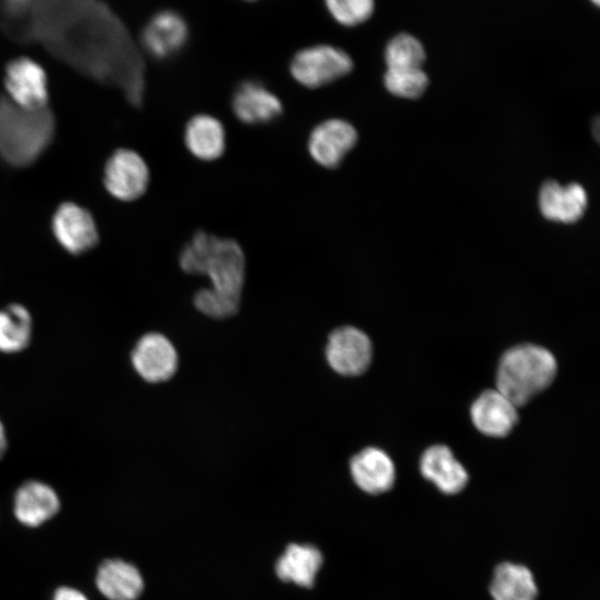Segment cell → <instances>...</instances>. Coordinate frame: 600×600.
I'll return each instance as SVG.
<instances>
[{"instance_id": "cell-1", "label": "cell", "mask_w": 600, "mask_h": 600, "mask_svg": "<svg viewBox=\"0 0 600 600\" xmlns=\"http://www.w3.org/2000/svg\"><path fill=\"white\" fill-rule=\"evenodd\" d=\"M179 266L188 274H203L210 288L199 289L192 298L202 314L222 320L240 309L246 276V258L240 244L206 231H197L183 246Z\"/></svg>"}, {"instance_id": "cell-2", "label": "cell", "mask_w": 600, "mask_h": 600, "mask_svg": "<svg viewBox=\"0 0 600 600\" xmlns=\"http://www.w3.org/2000/svg\"><path fill=\"white\" fill-rule=\"evenodd\" d=\"M54 133L51 110L24 109L6 96L0 98V156L11 166L33 163L49 147Z\"/></svg>"}, {"instance_id": "cell-3", "label": "cell", "mask_w": 600, "mask_h": 600, "mask_svg": "<svg viewBox=\"0 0 600 600\" xmlns=\"http://www.w3.org/2000/svg\"><path fill=\"white\" fill-rule=\"evenodd\" d=\"M557 373L553 354L536 344H519L503 353L497 370V390L522 407L547 389Z\"/></svg>"}, {"instance_id": "cell-4", "label": "cell", "mask_w": 600, "mask_h": 600, "mask_svg": "<svg viewBox=\"0 0 600 600\" xmlns=\"http://www.w3.org/2000/svg\"><path fill=\"white\" fill-rule=\"evenodd\" d=\"M352 67L344 50L321 43L299 50L290 62V73L299 84L317 89L344 77Z\"/></svg>"}, {"instance_id": "cell-5", "label": "cell", "mask_w": 600, "mask_h": 600, "mask_svg": "<svg viewBox=\"0 0 600 600\" xmlns=\"http://www.w3.org/2000/svg\"><path fill=\"white\" fill-rule=\"evenodd\" d=\"M324 356L329 367L338 374L357 377L370 366L372 344L360 329L342 326L329 333Z\"/></svg>"}, {"instance_id": "cell-6", "label": "cell", "mask_w": 600, "mask_h": 600, "mask_svg": "<svg viewBox=\"0 0 600 600\" xmlns=\"http://www.w3.org/2000/svg\"><path fill=\"white\" fill-rule=\"evenodd\" d=\"M149 179L146 161L133 150L119 149L106 163L104 186L119 200L132 201L140 198L148 188Z\"/></svg>"}, {"instance_id": "cell-7", "label": "cell", "mask_w": 600, "mask_h": 600, "mask_svg": "<svg viewBox=\"0 0 600 600\" xmlns=\"http://www.w3.org/2000/svg\"><path fill=\"white\" fill-rule=\"evenodd\" d=\"M131 363L144 381L160 383L174 376L178 369V353L164 334L149 332L134 344Z\"/></svg>"}, {"instance_id": "cell-8", "label": "cell", "mask_w": 600, "mask_h": 600, "mask_svg": "<svg viewBox=\"0 0 600 600\" xmlns=\"http://www.w3.org/2000/svg\"><path fill=\"white\" fill-rule=\"evenodd\" d=\"M6 96L24 109L48 107L47 74L43 68L30 58L20 57L6 68Z\"/></svg>"}, {"instance_id": "cell-9", "label": "cell", "mask_w": 600, "mask_h": 600, "mask_svg": "<svg viewBox=\"0 0 600 600\" xmlns=\"http://www.w3.org/2000/svg\"><path fill=\"white\" fill-rule=\"evenodd\" d=\"M357 140L358 133L351 123L332 118L321 121L311 130L307 148L314 162L333 169L342 162Z\"/></svg>"}, {"instance_id": "cell-10", "label": "cell", "mask_w": 600, "mask_h": 600, "mask_svg": "<svg viewBox=\"0 0 600 600\" xmlns=\"http://www.w3.org/2000/svg\"><path fill=\"white\" fill-rule=\"evenodd\" d=\"M52 231L58 242L72 254L92 249L99 238L90 212L73 202H66L57 209Z\"/></svg>"}, {"instance_id": "cell-11", "label": "cell", "mask_w": 600, "mask_h": 600, "mask_svg": "<svg viewBox=\"0 0 600 600\" xmlns=\"http://www.w3.org/2000/svg\"><path fill=\"white\" fill-rule=\"evenodd\" d=\"M188 37L189 29L183 17L173 10H163L148 21L141 34V42L151 57L167 59L184 47Z\"/></svg>"}, {"instance_id": "cell-12", "label": "cell", "mask_w": 600, "mask_h": 600, "mask_svg": "<svg viewBox=\"0 0 600 600\" xmlns=\"http://www.w3.org/2000/svg\"><path fill=\"white\" fill-rule=\"evenodd\" d=\"M231 108L238 120L246 124H263L277 119L282 112L281 100L264 84L248 80L237 87Z\"/></svg>"}, {"instance_id": "cell-13", "label": "cell", "mask_w": 600, "mask_h": 600, "mask_svg": "<svg viewBox=\"0 0 600 600\" xmlns=\"http://www.w3.org/2000/svg\"><path fill=\"white\" fill-rule=\"evenodd\" d=\"M471 420L476 428L489 437H504L519 420L517 407L498 390L483 391L472 403Z\"/></svg>"}, {"instance_id": "cell-14", "label": "cell", "mask_w": 600, "mask_h": 600, "mask_svg": "<svg viewBox=\"0 0 600 600\" xmlns=\"http://www.w3.org/2000/svg\"><path fill=\"white\" fill-rule=\"evenodd\" d=\"M350 472L358 488L369 494L384 493L396 481L391 458L374 447L364 448L350 459Z\"/></svg>"}, {"instance_id": "cell-15", "label": "cell", "mask_w": 600, "mask_h": 600, "mask_svg": "<svg viewBox=\"0 0 600 600\" xmlns=\"http://www.w3.org/2000/svg\"><path fill=\"white\" fill-rule=\"evenodd\" d=\"M422 476L442 493L456 494L468 483V472L454 458L451 450L442 444L428 448L420 460Z\"/></svg>"}, {"instance_id": "cell-16", "label": "cell", "mask_w": 600, "mask_h": 600, "mask_svg": "<svg viewBox=\"0 0 600 600\" xmlns=\"http://www.w3.org/2000/svg\"><path fill=\"white\" fill-rule=\"evenodd\" d=\"M587 193L578 183L567 187L547 181L539 192L540 211L546 219L564 223L579 220L587 208Z\"/></svg>"}, {"instance_id": "cell-17", "label": "cell", "mask_w": 600, "mask_h": 600, "mask_svg": "<svg viewBox=\"0 0 600 600\" xmlns=\"http://www.w3.org/2000/svg\"><path fill=\"white\" fill-rule=\"evenodd\" d=\"M323 563L321 551L309 543H290L274 564L277 577L302 588H312Z\"/></svg>"}, {"instance_id": "cell-18", "label": "cell", "mask_w": 600, "mask_h": 600, "mask_svg": "<svg viewBox=\"0 0 600 600\" xmlns=\"http://www.w3.org/2000/svg\"><path fill=\"white\" fill-rule=\"evenodd\" d=\"M183 141L193 157L202 161H213L226 150V130L218 118L199 113L187 122Z\"/></svg>"}, {"instance_id": "cell-19", "label": "cell", "mask_w": 600, "mask_h": 600, "mask_svg": "<svg viewBox=\"0 0 600 600\" xmlns=\"http://www.w3.org/2000/svg\"><path fill=\"white\" fill-rule=\"evenodd\" d=\"M60 507L56 491L48 484L30 480L14 494V514L24 526L38 527L51 519Z\"/></svg>"}, {"instance_id": "cell-20", "label": "cell", "mask_w": 600, "mask_h": 600, "mask_svg": "<svg viewBox=\"0 0 600 600\" xmlns=\"http://www.w3.org/2000/svg\"><path fill=\"white\" fill-rule=\"evenodd\" d=\"M96 581L100 592L109 600H137L143 591V579L139 570L120 559L102 562Z\"/></svg>"}, {"instance_id": "cell-21", "label": "cell", "mask_w": 600, "mask_h": 600, "mask_svg": "<svg viewBox=\"0 0 600 600\" xmlns=\"http://www.w3.org/2000/svg\"><path fill=\"white\" fill-rule=\"evenodd\" d=\"M489 590L493 600H536L538 596L530 569L512 562L496 567Z\"/></svg>"}, {"instance_id": "cell-22", "label": "cell", "mask_w": 600, "mask_h": 600, "mask_svg": "<svg viewBox=\"0 0 600 600\" xmlns=\"http://www.w3.org/2000/svg\"><path fill=\"white\" fill-rule=\"evenodd\" d=\"M32 319L21 304L12 303L0 310V351L14 353L28 347Z\"/></svg>"}, {"instance_id": "cell-23", "label": "cell", "mask_w": 600, "mask_h": 600, "mask_svg": "<svg viewBox=\"0 0 600 600\" xmlns=\"http://www.w3.org/2000/svg\"><path fill=\"white\" fill-rule=\"evenodd\" d=\"M384 58L388 69H414L422 68L426 53L418 39L400 33L387 44Z\"/></svg>"}, {"instance_id": "cell-24", "label": "cell", "mask_w": 600, "mask_h": 600, "mask_svg": "<svg viewBox=\"0 0 600 600\" xmlns=\"http://www.w3.org/2000/svg\"><path fill=\"white\" fill-rule=\"evenodd\" d=\"M383 80L389 92L407 99L420 97L429 83L427 73L422 68L387 69Z\"/></svg>"}, {"instance_id": "cell-25", "label": "cell", "mask_w": 600, "mask_h": 600, "mask_svg": "<svg viewBox=\"0 0 600 600\" xmlns=\"http://www.w3.org/2000/svg\"><path fill=\"white\" fill-rule=\"evenodd\" d=\"M324 4L330 16L346 27L363 23L374 8L373 0H324Z\"/></svg>"}, {"instance_id": "cell-26", "label": "cell", "mask_w": 600, "mask_h": 600, "mask_svg": "<svg viewBox=\"0 0 600 600\" xmlns=\"http://www.w3.org/2000/svg\"><path fill=\"white\" fill-rule=\"evenodd\" d=\"M53 600H88V599L86 598L83 593H81L80 591L76 589L62 587L56 591Z\"/></svg>"}, {"instance_id": "cell-27", "label": "cell", "mask_w": 600, "mask_h": 600, "mask_svg": "<svg viewBox=\"0 0 600 600\" xmlns=\"http://www.w3.org/2000/svg\"><path fill=\"white\" fill-rule=\"evenodd\" d=\"M6 450H7V437H6L4 427L0 421V459L4 454Z\"/></svg>"}, {"instance_id": "cell-28", "label": "cell", "mask_w": 600, "mask_h": 600, "mask_svg": "<svg viewBox=\"0 0 600 600\" xmlns=\"http://www.w3.org/2000/svg\"><path fill=\"white\" fill-rule=\"evenodd\" d=\"M596 6H599L600 0H591Z\"/></svg>"}, {"instance_id": "cell-29", "label": "cell", "mask_w": 600, "mask_h": 600, "mask_svg": "<svg viewBox=\"0 0 600 600\" xmlns=\"http://www.w3.org/2000/svg\"><path fill=\"white\" fill-rule=\"evenodd\" d=\"M247 1H254V0H247Z\"/></svg>"}]
</instances>
